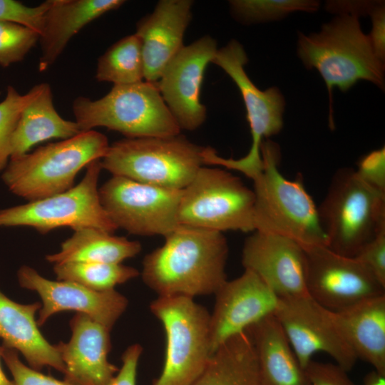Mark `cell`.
I'll return each instance as SVG.
<instances>
[{"label":"cell","instance_id":"6da1fadb","mask_svg":"<svg viewBox=\"0 0 385 385\" xmlns=\"http://www.w3.org/2000/svg\"><path fill=\"white\" fill-rule=\"evenodd\" d=\"M228 252L222 232L179 225L145 255L141 277L158 297L215 294L227 280Z\"/></svg>","mask_w":385,"mask_h":385},{"label":"cell","instance_id":"7a4b0ae2","mask_svg":"<svg viewBox=\"0 0 385 385\" xmlns=\"http://www.w3.org/2000/svg\"><path fill=\"white\" fill-rule=\"evenodd\" d=\"M298 57L308 69H316L325 82L329 98V126L334 128L332 91L345 92L358 81L371 82L384 90V62L376 55L359 17L338 14L320 31L298 33Z\"/></svg>","mask_w":385,"mask_h":385},{"label":"cell","instance_id":"3957f363","mask_svg":"<svg viewBox=\"0 0 385 385\" xmlns=\"http://www.w3.org/2000/svg\"><path fill=\"white\" fill-rule=\"evenodd\" d=\"M262 168L254 183L255 230L291 238L304 247L327 246L317 207L302 176L284 178L279 169L278 144L265 140L260 148Z\"/></svg>","mask_w":385,"mask_h":385},{"label":"cell","instance_id":"277c9868","mask_svg":"<svg viewBox=\"0 0 385 385\" xmlns=\"http://www.w3.org/2000/svg\"><path fill=\"white\" fill-rule=\"evenodd\" d=\"M109 145L98 131L81 132L10 159L1 178L12 193L28 201L53 196L73 188L79 171L101 160Z\"/></svg>","mask_w":385,"mask_h":385},{"label":"cell","instance_id":"5b68a950","mask_svg":"<svg viewBox=\"0 0 385 385\" xmlns=\"http://www.w3.org/2000/svg\"><path fill=\"white\" fill-rule=\"evenodd\" d=\"M72 110L81 132L105 127L128 138L169 137L180 128L164 102L156 83L113 85L101 98H76Z\"/></svg>","mask_w":385,"mask_h":385},{"label":"cell","instance_id":"8992f818","mask_svg":"<svg viewBox=\"0 0 385 385\" xmlns=\"http://www.w3.org/2000/svg\"><path fill=\"white\" fill-rule=\"evenodd\" d=\"M317 210L327 247L354 257L385 227V192L363 182L354 169L340 168Z\"/></svg>","mask_w":385,"mask_h":385},{"label":"cell","instance_id":"52a82bcc","mask_svg":"<svg viewBox=\"0 0 385 385\" xmlns=\"http://www.w3.org/2000/svg\"><path fill=\"white\" fill-rule=\"evenodd\" d=\"M205 147L180 134L128 138L109 145L100 160L113 175L174 190L184 189L202 166Z\"/></svg>","mask_w":385,"mask_h":385},{"label":"cell","instance_id":"ba28073f","mask_svg":"<svg viewBox=\"0 0 385 385\" xmlns=\"http://www.w3.org/2000/svg\"><path fill=\"white\" fill-rule=\"evenodd\" d=\"M165 332L162 371L152 385H191L212 354L210 313L187 297H158L150 304Z\"/></svg>","mask_w":385,"mask_h":385},{"label":"cell","instance_id":"9c48e42d","mask_svg":"<svg viewBox=\"0 0 385 385\" xmlns=\"http://www.w3.org/2000/svg\"><path fill=\"white\" fill-rule=\"evenodd\" d=\"M255 194L241 179L216 168L202 166L182 190L180 225L222 232H254Z\"/></svg>","mask_w":385,"mask_h":385},{"label":"cell","instance_id":"30bf717a","mask_svg":"<svg viewBox=\"0 0 385 385\" xmlns=\"http://www.w3.org/2000/svg\"><path fill=\"white\" fill-rule=\"evenodd\" d=\"M247 61L243 46L232 40L217 49L212 63L224 70L241 93L252 135L250 149L244 157L233 159L220 157L213 148H208L204 154V163L240 172L252 180L262 168V142L282 129L285 99L277 87L262 91L253 83L245 70Z\"/></svg>","mask_w":385,"mask_h":385},{"label":"cell","instance_id":"8fae6325","mask_svg":"<svg viewBox=\"0 0 385 385\" xmlns=\"http://www.w3.org/2000/svg\"><path fill=\"white\" fill-rule=\"evenodd\" d=\"M100 160L91 163L81 182L66 192L1 209L0 227H30L41 234L59 227H94L113 234L118 227L99 197Z\"/></svg>","mask_w":385,"mask_h":385},{"label":"cell","instance_id":"7c38bea8","mask_svg":"<svg viewBox=\"0 0 385 385\" xmlns=\"http://www.w3.org/2000/svg\"><path fill=\"white\" fill-rule=\"evenodd\" d=\"M101 203L118 228L164 237L180 225L182 190L168 189L113 175L98 189Z\"/></svg>","mask_w":385,"mask_h":385},{"label":"cell","instance_id":"4fadbf2b","mask_svg":"<svg viewBox=\"0 0 385 385\" xmlns=\"http://www.w3.org/2000/svg\"><path fill=\"white\" fill-rule=\"evenodd\" d=\"M274 316L304 370L318 352L330 356L346 371L355 365L358 359L339 330L334 312L309 295L279 298Z\"/></svg>","mask_w":385,"mask_h":385},{"label":"cell","instance_id":"5bb4252c","mask_svg":"<svg viewBox=\"0 0 385 385\" xmlns=\"http://www.w3.org/2000/svg\"><path fill=\"white\" fill-rule=\"evenodd\" d=\"M304 248L307 294L324 308L339 312L385 294V287L355 257L339 255L327 246Z\"/></svg>","mask_w":385,"mask_h":385},{"label":"cell","instance_id":"9a60e30c","mask_svg":"<svg viewBox=\"0 0 385 385\" xmlns=\"http://www.w3.org/2000/svg\"><path fill=\"white\" fill-rule=\"evenodd\" d=\"M217 51L215 40L208 36L184 46L156 82L180 130H196L205 120L206 108L200 102V90L206 68Z\"/></svg>","mask_w":385,"mask_h":385},{"label":"cell","instance_id":"2e32d148","mask_svg":"<svg viewBox=\"0 0 385 385\" xmlns=\"http://www.w3.org/2000/svg\"><path fill=\"white\" fill-rule=\"evenodd\" d=\"M214 295L215 305L210 314L212 354L228 339L274 315L279 303L274 292L247 270L238 277L227 280Z\"/></svg>","mask_w":385,"mask_h":385},{"label":"cell","instance_id":"e0dca14e","mask_svg":"<svg viewBox=\"0 0 385 385\" xmlns=\"http://www.w3.org/2000/svg\"><path fill=\"white\" fill-rule=\"evenodd\" d=\"M17 278L21 287L36 292L41 299L38 326L59 312L74 310L111 330L128 304L127 298L115 289L100 292L73 282L52 281L26 265L19 269Z\"/></svg>","mask_w":385,"mask_h":385},{"label":"cell","instance_id":"ac0fdd59","mask_svg":"<svg viewBox=\"0 0 385 385\" xmlns=\"http://www.w3.org/2000/svg\"><path fill=\"white\" fill-rule=\"evenodd\" d=\"M242 264L279 298L308 295L306 252L301 244L291 238L252 232L244 242Z\"/></svg>","mask_w":385,"mask_h":385},{"label":"cell","instance_id":"d6986e66","mask_svg":"<svg viewBox=\"0 0 385 385\" xmlns=\"http://www.w3.org/2000/svg\"><path fill=\"white\" fill-rule=\"evenodd\" d=\"M71 337L56 346L65 365L64 380L73 385H110L118 369L110 363L108 328L85 314L70 321Z\"/></svg>","mask_w":385,"mask_h":385},{"label":"cell","instance_id":"ffe728a7","mask_svg":"<svg viewBox=\"0 0 385 385\" xmlns=\"http://www.w3.org/2000/svg\"><path fill=\"white\" fill-rule=\"evenodd\" d=\"M192 6L190 0H161L151 14L137 23L135 34L141 43L145 81L156 83L184 46Z\"/></svg>","mask_w":385,"mask_h":385},{"label":"cell","instance_id":"44dd1931","mask_svg":"<svg viewBox=\"0 0 385 385\" xmlns=\"http://www.w3.org/2000/svg\"><path fill=\"white\" fill-rule=\"evenodd\" d=\"M124 3L123 0H50L39 34L38 71L48 69L70 40L87 24Z\"/></svg>","mask_w":385,"mask_h":385},{"label":"cell","instance_id":"7402d4cb","mask_svg":"<svg viewBox=\"0 0 385 385\" xmlns=\"http://www.w3.org/2000/svg\"><path fill=\"white\" fill-rule=\"evenodd\" d=\"M41 304L17 303L0 290V337L2 345L20 352L32 369L51 366L64 374L65 365L56 345L40 332L35 319Z\"/></svg>","mask_w":385,"mask_h":385},{"label":"cell","instance_id":"603a6c76","mask_svg":"<svg viewBox=\"0 0 385 385\" xmlns=\"http://www.w3.org/2000/svg\"><path fill=\"white\" fill-rule=\"evenodd\" d=\"M333 312L339 330L357 359L385 376V294Z\"/></svg>","mask_w":385,"mask_h":385},{"label":"cell","instance_id":"cb8c5ba5","mask_svg":"<svg viewBox=\"0 0 385 385\" xmlns=\"http://www.w3.org/2000/svg\"><path fill=\"white\" fill-rule=\"evenodd\" d=\"M257 357L260 385H311L274 315L246 331Z\"/></svg>","mask_w":385,"mask_h":385},{"label":"cell","instance_id":"d4e9b609","mask_svg":"<svg viewBox=\"0 0 385 385\" xmlns=\"http://www.w3.org/2000/svg\"><path fill=\"white\" fill-rule=\"evenodd\" d=\"M80 133L75 121L58 113L50 85L38 83L37 93L23 109L13 133L10 159L29 153L39 143L53 138L65 140Z\"/></svg>","mask_w":385,"mask_h":385},{"label":"cell","instance_id":"484cf974","mask_svg":"<svg viewBox=\"0 0 385 385\" xmlns=\"http://www.w3.org/2000/svg\"><path fill=\"white\" fill-rule=\"evenodd\" d=\"M138 241L94 227L74 230L73 234L61 245L59 252L47 255L46 260L54 265L70 262L121 263L141 251Z\"/></svg>","mask_w":385,"mask_h":385},{"label":"cell","instance_id":"4316f807","mask_svg":"<svg viewBox=\"0 0 385 385\" xmlns=\"http://www.w3.org/2000/svg\"><path fill=\"white\" fill-rule=\"evenodd\" d=\"M191 385H260L256 354L247 332L219 346Z\"/></svg>","mask_w":385,"mask_h":385},{"label":"cell","instance_id":"83f0119b","mask_svg":"<svg viewBox=\"0 0 385 385\" xmlns=\"http://www.w3.org/2000/svg\"><path fill=\"white\" fill-rule=\"evenodd\" d=\"M95 77L99 82L113 85L143 81L144 64L141 43L135 34L120 38L100 56Z\"/></svg>","mask_w":385,"mask_h":385},{"label":"cell","instance_id":"f1b7e54d","mask_svg":"<svg viewBox=\"0 0 385 385\" xmlns=\"http://www.w3.org/2000/svg\"><path fill=\"white\" fill-rule=\"evenodd\" d=\"M58 280L78 283L96 291L114 289L139 275L137 269L121 263L70 262L53 265Z\"/></svg>","mask_w":385,"mask_h":385},{"label":"cell","instance_id":"f546056e","mask_svg":"<svg viewBox=\"0 0 385 385\" xmlns=\"http://www.w3.org/2000/svg\"><path fill=\"white\" fill-rule=\"evenodd\" d=\"M229 4L235 18L247 24L282 20L297 11L313 13L320 5L315 0H232Z\"/></svg>","mask_w":385,"mask_h":385},{"label":"cell","instance_id":"4dcf8cb0","mask_svg":"<svg viewBox=\"0 0 385 385\" xmlns=\"http://www.w3.org/2000/svg\"><path fill=\"white\" fill-rule=\"evenodd\" d=\"M38 91V84L24 94L9 86L5 98L0 102V172L5 169L11 158V138L20 115Z\"/></svg>","mask_w":385,"mask_h":385},{"label":"cell","instance_id":"1f68e13d","mask_svg":"<svg viewBox=\"0 0 385 385\" xmlns=\"http://www.w3.org/2000/svg\"><path fill=\"white\" fill-rule=\"evenodd\" d=\"M39 40V34L24 25L0 22V66L21 61Z\"/></svg>","mask_w":385,"mask_h":385},{"label":"cell","instance_id":"d6a6232c","mask_svg":"<svg viewBox=\"0 0 385 385\" xmlns=\"http://www.w3.org/2000/svg\"><path fill=\"white\" fill-rule=\"evenodd\" d=\"M50 0L28 6L15 0H0V22H12L29 27L40 34Z\"/></svg>","mask_w":385,"mask_h":385},{"label":"cell","instance_id":"836d02e7","mask_svg":"<svg viewBox=\"0 0 385 385\" xmlns=\"http://www.w3.org/2000/svg\"><path fill=\"white\" fill-rule=\"evenodd\" d=\"M4 347L2 358L12 374L15 385H73L66 380L56 379L27 366L19 359L17 351Z\"/></svg>","mask_w":385,"mask_h":385},{"label":"cell","instance_id":"e575fe53","mask_svg":"<svg viewBox=\"0 0 385 385\" xmlns=\"http://www.w3.org/2000/svg\"><path fill=\"white\" fill-rule=\"evenodd\" d=\"M354 169L356 175L370 187L385 192V147L361 157Z\"/></svg>","mask_w":385,"mask_h":385},{"label":"cell","instance_id":"d590c367","mask_svg":"<svg viewBox=\"0 0 385 385\" xmlns=\"http://www.w3.org/2000/svg\"><path fill=\"white\" fill-rule=\"evenodd\" d=\"M385 287V227L354 257Z\"/></svg>","mask_w":385,"mask_h":385},{"label":"cell","instance_id":"8d00e7d4","mask_svg":"<svg viewBox=\"0 0 385 385\" xmlns=\"http://www.w3.org/2000/svg\"><path fill=\"white\" fill-rule=\"evenodd\" d=\"M311 385H356L348 371L337 364L309 361L304 369Z\"/></svg>","mask_w":385,"mask_h":385},{"label":"cell","instance_id":"74e56055","mask_svg":"<svg viewBox=\"0 0 385 385\" xmlns=\"http://www.w3.org/2000/svg\"><path fill=\"white\" fill-rule=\"evenodd\" d=\"M143 347L138 344L128 346L122 356V366L110 385H136L137 368Z\"/></svg>","mask_w":385,"mask_h":385},{"label":"cell","instance_id":"f35d334b","mask_svg":"<svg viewBox=\"0 0 385 385\" xmlns=\"http://www.w3.org/2000/svg\"><path fill=\"white\" fill-rule=\"evenodd\" d=\"M371 30L368 35L376 55L385 61V4L384 1L375 7L369 14Z\"/></svg>","mask_w":385,"mask_h":385},{"label":"cell","instance_id":"ab89813d","mask_svg":"<svg viewBox=\"0 0 385 385\" xmlns=\"http://www.w3.org/2000/svg\"><path fill=\"white\" fill-rule=\"evenodd\" d=\"M381 1H329L326 9L333 14H350L360 17L369 16Z\"/></svg>","mask_w":385,"mask_h":385},{"label":"cell","instance_id":"60d3db41","mask_svg":"<svg viewBox=\"0 0 385 385\" xmlns=\"http://www.w3.org/2000/svg\"><path fill=\"white\" fill-rule=\"evenodd\" d=\"M362 385H385V376L373 371L365 376Z\"/></svg>","mask_w":385,"mask_h":385},{"label":"cell","instance_id":"b9f144b4","mask_svg":"<svg viewBox=\"0 0 385 385\" xmlns=\"http://www.w3.org/2000/svg\"><path fill=\"white\" fill-rule=\"evenodd\" d=\"M4 350V347L0 346V359L2 357V354ZM0 385H15L13 381H11L7 378L1 366L0 361Z\"/></svg>","mask_w":385,"mask_h":385}]
</instances>
